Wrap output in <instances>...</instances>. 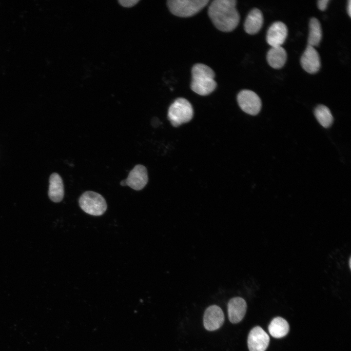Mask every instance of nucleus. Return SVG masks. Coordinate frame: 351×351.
<instances>
[{"instance_id": "obj_1", "label": "nucleus", "mask_w": 351, "mask_h": 351, "mask_svg": "<svg viewBox=\"0 0 351 351\" xmlns=\"http://www.w3.org/2000/svg\"><path fill=\"white\" fill-rule=\"evenodd\" d=\"M236 4L235 0H214L211 3L208 14L217 29L229 32L237 27L240 15L236 9Z\"/></svg>"}, {"instance_id": "obj_2", "label": "nucleus", "mask_w": 351, "mask_h": 351, "mask_svg": "<svg viewBox=\"0 0 351 351\" xmlns=\"http://www.w3.org/2000/svg\"><path fill=\"white\" fill-rule=\"evenodd\" d=\"M215 74L208 66L196 63L192 69L191 89L201 96H206L213 92L216 87L214 79Z\"/></svg>"}, {"instance_id": "obj_3", "label": "nucleus", "mask_w": 351, "mask_h": 351, "mask_svg": "<svg viewBox=\"0 0 351 351\" xmlns=\"http://www.w3.org/2000/svg\"><path fill=\"white\" fill-rule=\"evenodd\" d=\"M193 114L191 103L185 98H178L169 107L168 117L172 125L177 127L190 121Z\"/></svg>"}, {"instance_id": "obj_4", "label": "nucleus", "mask_w": 351, "mask_h": 351, "mask_svg": "<svg viewBox=\"0 0 351 351\" xmlns=\"http://www.w3.org/2000/svg\"><path fill=\"white\" fill-rule=\"evenodd\" d=\"M209 2V0H169L167 6L173 15L187 18L198 13Z\"/></svg>"}, {"instance_id": "obj_5", "label": "nucleus", "mask_w": 351, "mask_h": 351, "mask_svg": "<svg viewBox=\"0 0 351 351\" xmlns=\"http://www.w3.org/2000/svg\"><path fill=\"white\" fill-rule=\"evenodd\" d=\"M79 205L87 214L95 216L103 214L107 209L104 198L99 194L93 191H86L79 198Z\"/></svg>"}, {"instance_id": "obj_6", "label": "nucleus", "mask_w": 351, "mask_h": 351, "mask_svg": "<svg viewBox=\"0 0 351 351\" xmlns=\"http://www.w3.org/2000/svg\"><path fill=\"white\" fill-rule=\"evenodd\" d=\"M237 99L239 107L246 113L256 115L261 110V99L255 92L251 90L241 91L237 95Z\"/></svg>"}, {"instance_id": "obj_7", "label": "nucleus", "mask_w": 351, "mask_h": 351, "mask_svg": "<svg viewBox=\"0 0 351 351\" xmlns=\"http://www.w3.org/2000/svg\"><path fill=\"white\" fill-rule=\"evenodd\" d=\"M270 342V337L260 327L253 328L248 335V346L250 351H265Z\"/></svg>"}, {"instance_id": "obj_8", "label": "nucleus", "mask_w": 351, "mask_h": 351, "mask_svg": "<svg viewBox=\"0 0 351 351\" xmlns=\"http://www.w3.org/2000/svg\"><path fill=\"white\" fill-rule=\"evenodd\" d=\"M125 180L126 186L133 189L136 191L142 189L148 181L146 168L140 164L136 165L130 172Z\"/></svg>"}, {"instance_id": "obj_9", "label": "nucleus", "mask_w": 351, "mask_h": 351, "mask_svg": "<svg viewBox=\"0 0 351 351\" xmlns=\"http://www.w3.org/2000/svg\"><path fill=\"white\" fill-rule=\"evenodd\" d=\"M288 35L287 26L282 22H273L269 28L266 41L272 47L280 46L285 42Z\"/></svg>"}, {"instance_id": "obj_10", "label": "nucleus", "mask_w": 351, "mask_h": 351, "mask_svg": "<svg viewBox=\"0 0 351 351\" xmlns=\"http://www.w3.org/2000/svg\"><path fill=\"white\" fill-rule=\"evenodd\" d=\"M300 62L303 69L310 74L317 73L321 66L318 52L314 47L309 45L301 57Z\"/></svg>"}, {"instance_id": "obj_11", "label": "nucleus", "mask_w": 351, "mask_h": 351, "mask_svg": "<svg viewBox=\"0 0 351 351\" xmlns=\"http://www.w3.org/2000/svg\"><path fill=\"white\" fill-rule=\"evenodd\" d=\"M224 315L222 310L216 305L209 307L205 311L203 317L204 326L208 331L219 329L223 324Z\"/></svg>"}, {"instance_id": "obj_12", "label": "nucleus", "mask_w": 351, "mask_h": 351, "mask_svg": "<svg viewBox=\"0 0 351 351\" xmlns=\"http://www.w3.org/2000/svg\"><path fill=\"white\" fill-rule=\"evenodd\" d=\"M246 309V302L243 298L239 297L232 298L228 304L229 320L233 323L239 322L243 318Z\"/></svg>"}, {"instance_id": "obj_13", "label": "nucleus", "mask_w": 351, "mask_h": 351, "mask_svg": "<svg viewBox=\"0 0 351 351\" xmlns=\"http://www.w3.org/2000/svg\"><path fill=\"white\" fill-rule=\"evenodd\" d=\"M263 23V17L261 11L257 8H254L246 18L244 28L247 33L255 34L259 31Z\"/></svg>"}, {"instance_id": "obj_14", "label": "nucleus", "mask_w": 351, "mask_h": 351, "mask_svg": "<svg viewBox=\"0 0 351 351\" xmlns=\"http://www.w3.org/2000/svg\"><path fill=\"white\" fill-rule=\"evenodd\" d=\"M48 195L54 202L61 201L64 196V187L61 176L54 173L50 176Z\"/></svg>"}, {"instance_id": "obj_15", "label": "nucleus", "mask_w": 351, "mask_h": 351, "mask_svg": "<svg viewBox=\"0 0 351 351\" xmlns=\"http://www.w3.org/2000/svg\"><path fill=\"white\" fill-rule=\"evenodd\" d=\"M286 50L281 46L272 47L267 54V60L269 64L274 69L282 68L287 60Z\"/></svg>"}, {"instance_id": "obj_16", "label": "nucleus", "mask_w": 351, "mask_h": 351, "mask_svg": "<svg viewBox=\"0 0 351 351\" xmlns=\"http://www.w3.org/2000/svg\"><path fill=\"white\" fill-rule=\"evenodd\" d=\"M270 334L274 338H280L286 336L289 331L288 322L280 317L274 318L268 327Z\"/></svg>"}, {"instance_id": "obj_17", "label": "nucleus", "mask_w": 351, "mask_h": 351, "mask_svg": "<svg viewBox=\"0 0 351 351\" xmlns=\"http://www.w3.org/2000/svg\"><path fill=\"white\" fill-rule=\"evenodd\" d=\"M322 36V29L319 21L315 18H311L309 22L308 45L313 47L318 46Z\"/></svg>"}, {"instance_id": "obj_18", "label": "nucleus", "mask_w": 351, "mask_h": 351, "mask_svg": "<svg viewBox=\"0 0 351 351\" xmlns=\"http://www.w3.org/2000/svg\"><path fill=\"white\" fill-rule=\"evenodd\" d=\"M315 117L319 123L328 128L333 122V117L330 109L324 105H319L314 109Z\"/></svg>"}, {"instance_id": "obj_19", "label": "nucleus", "mask_w": 351, "mask_h": 351, "mask_svg": "<svg viewBox=\"0 0 351 351\" xmlns=\"http://www.w3.org/2000/svg\"><path fill=\"white\" fill-rule=\"evenodd\" d=\"M139 0H119V3L123 7H131L136 5Z\"/></svg>"}, {"instance_id": "obj_20", "label": "nucleus", "mask_w": 351, "mask_h": 351, "mask_svg": "<svg viewBox=\"0 0 351 351\" xmlns=\"http://www.w3.org/2000/svg\"><path fill=\"white\" fill-rule=\"evenodd\" d=\"M329 0H319L317 1V6L321 11H324L327 7Z\"/></svg>"}, {"instance_id": "obj_21", "label": "nucleus", "mask_w": 351, "mask_h": 351, "mask_svg": "<svg viewBox=\"0 0 351 351\" xmlns=\"http://www.w3.org/2000/svg\"><path fill=\"white\" fill-rule=\"evenodd\" d=\"M347 11H348V13L349 16L351 17V0H349L348 1Z\"/></svg>"}, {"instance_id": "obj_22", "label": "nucleus", "mask_w": 351, "mask_h": 351, "mask_svg": "<svg viewBox=\"0 0 351 351\" xmlns=\"http://www.w3.org/2000/svg\"><path fill=\"white\" fill-rule=\"evenodd\" d=\"M120 184L121 186H126V183L125 179H124V180H122V181H121Z\"/></svg>"}, {"instance_id": "obj_23", "label": "nucleus", "mask_w": 351, "mask_h": 351, "mask_svg": "<svg viewBox=\"0 0 351 351\" xmlns=\"http://www.w3.org/2000/svg\"><path fill=\"white\" fill-rule=\"evenodd\" d=\"M349 266H350V267L351 268V258L350 259V260H349Z\"/></svg>"}]
</instances>
